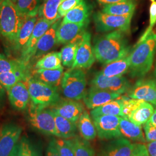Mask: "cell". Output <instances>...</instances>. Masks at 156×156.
Returning a JSON list of instances; mask_svg holds the SVG:
<instances>
[{
  "mask_svg": "<svg viewBox=\"0 0 156 156\" xmlns=\"http://www.w3.org/2000/svg\"><path fill=\"white\" fill-rule=\"evenodd\" d=\"M50 109L56 114L75 123H78L84 111L81 102L68 98L60 100L55 105L50 107Z\"/></svg>",
  "mask_w": 156,
  "mask_h": 156,
  "instance_id": "cell-15",
  "label": "cell"
},
{
  "mask_svg": "<svg viewBox=\"0 0 156 156\" xmlns=\"http://www.w3.org/2000/svg\"><path fill=\"white\" fill-rule=\"evenodd\" d=\"M62 1H64V0H62Z\"/></svg>",
  "mask_w": 156,
  "mask_h": 156,
  "instance_id": "cell-55",
  "label": "cell"
},
{
  "mask_svg": "<svg viewBox=\"0 0 156 156\" xmlns=\"http://www.w3.org/2000/svg\"><path fill=\"white\" fill-rule=\"evenodd\" d=\"M53 113L56 128L60 135V138L70 140L76 136L78 129L77 123H73L53 112Z\"/></svg>",
  "mask_w": 156,
  "mask_h": 156,
  "instance_id": "cell-25",
  "label": "cell"
},
{
  "mask_svg": "<svg viewBox=\"0 0 156 156\" xmlns=\"http://www.w3.org/2000/svg\"><path fill=\"white\" fill-rule=\"evenodd\" d=\"M17 145H18V144H17ZM17 145L16 147L15 148L14 151L12 154L11 156H17Z\"/></svg>",
  "mask_w": 156,
  "mask_h": 156,
  "instance_id": "cell-49",
  "label": "cell"
},
{
  "mask_svg": "<svg viewBox=\"0 0 156 156\" xmlns=\"http://www.w3.org/2000/svg\"><path fill=\"white\" fill-rule=\"evenodd\" d=\"M133 15L116 16L98 12L93 15V20L97 31L99 33L120 31L126 33L129 30Z\"/></svg>",
  "mask_w": 156,
  "mask_h": 156,
  "instance_id": "cell-7",
  "label": "cell"
},
{
  "mask_svg": "<svg viewBox=\"0 0 156 156\" xmlns=\"http://www.w3.org/2000/svg\"><path fill=\"white\" fill-rule=\"evenodd\" d=\"M128 97L141 100L156 106V82L151 79H140L129 90Z\"/></svg>",
  "mask_w": 156,
  "mask_h": 156,
  "instance_id": "cell-14",
  "label": "cell"
},
{
  "mask_svg": "<svg viewBox=\"0 0 156 156\" xmlns=\"http://www.w3.org/2000/svg\"><path fill=\"white\" fill-rule=\"evenodd\" d=\"M145 139L147 142L156 141V127L149 122L145 123L144 126Z\"/></svg>",
  "mask_w": 156,
  "mask_h": 156,
  "instance_id": "cell-42",
  "label": "cell"
},
{
  "mask_svg": "<svg viewBox=\"0 0 156 156\" xmlns=\"http://www.w3.org/2000/svg\"><path fill=\"white\" fill-rule=\"evenodd\" d=\"M82 0H64L61 2L58 12L60 16H65L67 13L78 5Z\"/></svg>",
  "mask_w": 156,
  "mask_h": 156,
  "instance_id": "cell-40",
  "label": "cell"
},
{
  "mask_svg": "<svg viewBox=\"0 0 156 156\" xmlns=\"http://www.w3.org/2000/svg\"><path fill=\"white\" fill-rule=\"evenodd\" d=\"M4 1V0H0V7H1V6L2 5V2H3Z\"/></svg>",
  "mask_w": 156,
  "mask_h": 156,
  "instance_id": "cell-51",
  "label": "cell"
},
{
  "mask_svg": "<svg viewBox=\"0 0 156 156\" xmlns=\"http://www.w3.org/2000/svg\"><path fill=\"white\" fill-rule=\"evenodd\" d=\"M61 2L62 0H46L40 6L38 12L39 16L49 21L56 22L60 18L58 9Z\"/></svg>",
  "mask_w": 156,
  "mask_h": 156,
  "instance_id": "cell-32",
  "label": "cell"
},
{
  "mask_svg": "<svg viewBox=\"0 0 156 156\" xmlns=\"http://www.w3.org/2000/svg\"><path fill=\"white\" fill-rule=\"evenodd\" d=\"M97 1L101 4L108 5V4H113L124 2L128 0H97Z\"/></svg>",
  "mask_w": 156,
  "mask_h": 156,
  "instance_id": "cell-47",
  "label": "cell"
},
{
  "mask_svg": "<svg viewBox=\"0 0 156 156\" xmlns=\"http://www.w3.org/2000/svg\"><path fill=\"white\" fill-rule=\"evenodd\" d=\"M154 111V108L151 104L143 101L127 118L134 124L142 126L149 121Z\"/></svg>",
  "mask_w": 156,
  "mask_h": 156,
  "instance_id": "cell-27",
  "label": "cell"
},
{
  "mask_svg": "<svg viewBox=\"0 0 156 156\" xmlns=\"http://www.w3.org/2000/svg\"><path fill=\"white\" fill-rule=\"evenodd\" d=\"M135 6V3L133 1L128 0L122 2L106 5L102 9V12L116 16H126L133 15Z\"/></svg>",
  "mask_w": 156,
  "mask_h": 156,
  "instance_id": "cell-31",
  "label": "cell"
},
{
  "mask_svg": "<svg viewBox=\"0 0 156 156\" xmlns=\"http://www.w3.org/2000/svg\"><path fill=\"white\" fill-rule=\"evenodd\" d=\"M27 120L31 127L39 133L60 138L53 113L50 108H38L30 104Z\"/></svg>",
  "mask_w": 156,
  "mask_h": 156,
  "instance_id": "cell-5",
  "label": "cell"
},
{
  "mask_svg": "<svg viewBox=\"0 0 156 156\" xmlns=\"http://www.w3.org/2000/svg\"><path fill=\"white\" fill-rule=\"evenodd\" d=\"M45 156H60L56 144V138H52L48 145Z\"/></svg>",
  "mask_w": 156,
  "mask_h": 156,
  "instance_id": "cell-44",
  "label": "cell"
},
{
  "mask_svg": "<svg viewBox=\"0 0 156 156\" xmlns=\"http://www.w3.org/2000/svg\"><path fill=\"white\" fill-rule=\"evenodd\" d=\"M25 19L14 2L4 0L0 7V37L13 43Z\"/></svg>",
  "mask_w": 156,
  "mask_h": 156,
  "instance_id": "cell-3",
  "label": "cell"
},
{
  "mask_svg": "<svg viewBox=\"0 0 156 156\" xmlns=\"http://www.w3.org/2000/svg\"><path fill=\"white\" fill-rule=\"evenodd\" d=\"M91 86L122 94L129 90L130 84L123 76L108 77L98 72L91 80Z\"/></svg>",
  "mask_w": 156,
  "mask_h": 156,
  "instance_id": "cell-11",
  "label": "cell"
},
{
  "mask_svg": "<svg viewBox=\"0 0 156 156\" xmlns=\"http://www.w3.org/2000/svg\"><path fill=\"white\" fill-rule=\"evenodd\" d=\"M20 14L23 17L35 16L40 8V0H17L15 3Z\"/></svg>",
  "mask_w": 156,
  "mask_h": 156,
  "instance_id": "cell-34",
  "label": "cell"
},
{
  "mask_svg": "<svg viewBox=\"0 0 156 156\" xmlns=\"http://www.w3.org/2000/svg\"><path fill=\"white\" fill-rule=\"evenodd\" d=\"M130 156H150L146 145L141 143L133 144V148Z\"/></svg>",
  "mask_w": 156,
  "mask_h": 156,
  "instance_id": "cell-43",
  "label": "cell"
},
{
  "mask_svg": "<svg viewBox=\"0 0 156 156\" xmlns=\"http://www.w3.org/2000/svg\"><path fill=\"white\" fill-rule=\"evenodd\" d=\"M23 127L15 123L3 126L0 133V156H11L22 137Z\"/></svg>",
  "mask_w": 156,
  "mask_h": 156,
  "instance_id": "cell-9",
  "label": "cell"
},
{
  "mask_svg": "<svg viewBox=\"0 0 156 156\" xmlns=\"http://www.w3.org/2000/svg\"><path fill=\"white\" fill-rule=\"evenodd\" d=\"M77 127L80 137L87 140H91L97 136V130L93 119L88 112L84 111L77 123Z\"/></svg>",
  "mask_w": 156,
  "mask_h": 156,
  "instance_id": "cell-26",
  "label": "cell"
},
{
  "mask_svg": "<svg viewBox=\"0 0 156 156\" xmlns=\"http://www.w3.org/2000/svg\"><path fill=\"white\" fill-rule=\"evenodd\" d=\"M56 144L60 156H75L73 146L69 140L58 138Z\"/></svg>",
  "mask_w": 156,
  "mask_h": 156,
  "instance_id": "cell-39",
  "label": "cell"
},
{
  "mask_svg": "<svg viewBox=\"0 0 156 156\" xmlns=\"http://www.w3.org/2000/svg\"><path fill=\"white\" fill-rule=\"evenodd\" d=\"M63 67L56 69H38L33 73V78L58 88L64 75Z\"/></svg>",
  "mask_w": 156,
  "mask_h": 156,
  "instance_id": "cell-22",
  "label": "cell"
},
{
  "mask_svg": "<svg viewBox=\"0 0 156 156\" xmlns=\"http://www.w3.org/2000/svg\"><path fill=\"white\" fill-rule=\"evenodd\" d=\"M125 33L115 31L94 39L93 51L95 58L101 64L106 65L129 54L131 46Z\"/></svg>",
  "mask_w": 156,
  "mask_h": 156,
  "instance_id": "cell-1",
  "label": "cell"
},
{
  "mask_svg": "<svg viewBox=\"0 0 156 156\" xmlns=\"http://www.w3.org/2000/svg\"><path fill=\"white\" fill-rule=\"evenodd\" d=\"M156 23V1L152 2L150 7V24L146 29L144 34L140 37L139 41H142L145 39L149 34L152 31V29Z\"/></svg>",
  "mask_w": 156,
  "mask_h": 156,
  "instance_id": "cell-41",
  "label": "cell"
},
{
  "mask_svg": "<svg viewBox=\"0 0 156 156\" xmlns=\"http://www.w3.org/2000/svg\"><path fill=\"white\" fill-rule=\"evenodd\" d=\"M148 122H149L152 125H153L154 127H156V109L154 111L153 115H151V116Z\"/></svg>",
  "mask_w": 156,
  "mask_h": 156,
  "instance_id": "cell-48",
  "label": "cell"
},
{
  "mask_svg": "<svg viewBox=\"0 0 156 156\" xmlns=\"http://www.w3.org/2000/svg\"><path fill=\"white\" fill-rule=\"evenodd\" d=\"M30 104L38 108H48L61 100L58 88L31 77L27 80Z\"/></svg>",
  "mask_w": 156,
  "mask_h": 156,
  "instance_id": "cell-4",
  "label": "cell"
},
{
  "mask_svg": "<svg viewBox=\"0 0 156 156\" xmlns=\"http://www.w3.org/2000/svg\"><path fill=\"white\" fill-rule=\"evenodd\" d=\"M13 2H14V3H15L16 2V1L17 0H11Z\"/></svg>",
  "mask_w": 156,
  "mask_h": 156,
  "instance_id": "cell-52",
  "label": "cell"
},
{
  "mask_svg": "<svg viewBox=\"0 0 156 156\" xmlns=\"http://www.w3.org/2000/svg\"><path fill=\"white\" fill-rule=\"evenodd\" d=\"M156 53V33L151 31L138 41L129 53V73L133 78H142L151 71Z\"/></svg>",
  "mask_w": 156,
  "mask_h": 156,
  "instance_id": "cell-2",
  "label": "cell"
},
{
  "mask_svg": "<svg viewBox=\"0 0 156 156\" xmlns=\"http://www.w3.org/2000/svg\"><path fill=\"white\" fill-rule=\"evenodd\" d=\"M120 95L116 93L91 86L86 91L83 99L86 107L89 109H93L117 99Z\"/></svg>",
  "mask_w": 156,
  "mask_h": 156,
  "instance_id": "cell-16",
  "label": "cell"
},
{
  "mask_svg": "<svg viewBox=\"0 0 156 156\" xmlns=\"http://www.w3.org/2000/svg\"><path fill=\"white\" fill-rule=\"evenodd\" d=\"M1 128H0V133H1Z\"/></svg>",
  "mask_w": 156,
  "mask_h": 156,
  "instance_id": "cell-54",
  "label": "cell"
},
{
  "mask_svg": "<svg viewBox=\"0 0 156 156\" xmlns=\"http://www.w3.org/2000/svg\"><path fill=\"white\" fill-rule=\"evenodd\" d=\"M12 107L17 111H25L30 102L28 87L23 82H20L6 91Z\"/></svg>",
  "mask_w": 156,
  "mask_h": 156,
  "instance_id": "cell-17",
  "label": "cell"
},
{
  "mask_svg": "<svg viewBox=\"0 0 156 156\" xmlns=\"http://www.w3.org/2000/svg\"><path fill=\"white\" fill-rule=\"evenodd\" d=\"M90 9L89 5L84 1L81 2L64 16L62 23H82L89 22Z\"/></svg>",
  "mask_w": 156,
  "mask_h": 156,
  "instance_id": "cell-24",
  "label": "cell"
},
{
  "mask_svg": "<svg viewBox=\"0 0 156 156\" xmlns=\"http://www.w3.org/2000/svg\"><path fill=\"white\" fill-rule=\"evenodd\" d=\"M151 2H154L155 0H151Z\"/></svg>",
  "mask_w": 156,
  "mask_h": 156,
  "instance_id": "cell-53",
  "label": "cell"
},
{
  "mask_svg": "<svg viewBox=\"0 0 156 156\" xmlns=\"http://www.w3.org/2000/svg\"><path fill=\"white\" fill-rule=\"evenodd\" d=\"M154 80L156 82V62L155 65V68H154Z\"/></svg>",
  "mask_w": 156,
  "mask_h": 156,
  "instance_id": "cell-50",
  "label": "cell"
},
{
  "mask_svg": "<svg viewBox=\"0 0 156 156\" xmlns=\"http://www.w3.org/2000/svg\"><path fill=\"white\" fill-rule=\"evenodd\" d=\"M120 130L122 135L133 141L141 144L146 142L142 126L133 123L127 117H120Z\"/></svg>",
  "mask_w": 156,
  "mask_h": 156,
  "instance_id": "cell-21",
  "label": "cell"
},
{
  "mask_svg": "<svg viewBox=\"0 0 156 156\" xmlns=\"http://www.w3.org/2000/svg\"><path fill=\"white\" fill-rule=\"evenodd\" d=\"M121 116L102 115L93 117V121L98 138L102 140H112L122 136L120 130Z\"/></svg>",
  "mask_w": 156,
  "mask_h": 156,
  "instance_id": "cell-8",
  "label": "cell"
},
{
  "mask_svg": "<svg viewBox=\"0 0 156 156\" xmlns=\"http://www.w3.org/2000/svg\"><path fill=\"white\" fill-rule=\"evenodd\" d=\"M17 156H42V147L39 142L23 135L17 145Z\"/></svg>",
  "mask_w": 156,
  "mask_h": 156,
  "instance_id": "cell-23",
  "label": "cell"
},
{
  "mask_svg": "<svg viewBox=\"0 0 156 156\" xmlns=\"http://www.w3.org/2000/svg\"><path fill=\"white\" fill-rule=\"evenodd\" d=\"M37 20V16L28 17L25 19L16 39L12 43L14 50L17 51H22L30 39Z\"/></svg>",
  "mask_w": 156,
  "mask_h": 156,
  "instance_id": "cell-20",
  "label": "cell"
},
{
  "mask_svg": "<svg viewBox=\"0 0 156 156\" xmlns=\"http://www.w3.org/2000/svg\"><path fill=\"white\" fill-rule=\"evenodd\" d=\"M79 44L80 42L69 43L62 48L60 53L62 56V64L63 66L68 68L73 67L76 58V52Z\"/></svg>",
  "mask_w": 156,
  "mask_h": 156,
  "instance_id": "cell-36",
  "label": "cell"
},
{
  "mask_svg": "<svg viewBox=\"0 0 156 156\" xmlns=\"http://www.w3.org/2000/svg\"><path fill=\"white\" fill-rule=\"evenodd\" d=\"M73 146L75 156H95L94 149L89 141L82 137L76 136L70 139Z\"/></svg>",
  "mask_w": 156,
  "mask_h": 156,
  "instance_id": "cell-35",
  "label": "cell"
},
{
  "mask_svg": "<svg viewBox=\"0 0 156 156\" xmlns=\"http://www.w3.org/2000/svg\"><path fill=\"white\" fill-rule=\"evenodd\" d=\"M55 23L42 17L38 19L30 39L21 51L20 60L22 62L27 65L30 60L33 58L39 39Z\"/></svg>",
  "mask_w": 156,
  "mask_h": 156,
  "instance_id": "cell-10",
  "label": "cell"
},
{
  "mask_svg": "<svg viewBox=\"0 0 156 156\" xmlns=\"http://www.w3.org/2000/svg\"><path fill=\"white\" fill-rule=\"evenodd\" d=\"M6 90L0 81V106H2L5 100Z\"/></svg>",
  "mask_w": 156,
  "mask_h": 156,
  "instance_id": "cell-46",
  "label": "cell"
},
{
  "mask_svg": "<svg viewBox=\"0 0 156 156\" xmlns=\"http://www.w3.org/2000/svg\"><path fill=\"white\" fill-rule=\"evenodd\" d=\"M60 24V20L58 19L53 24L48 30L41 37L37 45L33 58H38L45 55L57 44L56 33Z\"/></svg>",
  "mask_w": 156,
  "mask_h": 156,
  "instance_id": "cell-18",
  "label": "cell"
},
{
  "mask_svg": "<svg viewBox=\"0 0 156 156\" xmlns=\"http://www.w3.org/2000/svg\"><path fill=\"white\" fill-rule=\"evenodd\" d=\"M129 67V54L121 59L106 64L102 70V74L108 77L122 76L127 73Z\"/></svg>",
  "mask_w": 156,
  "mask_h": 156,
  "instance_id": "cell-29",
  "label": "cell"
},
{
  "mask_svg": "<svg viewBox=\"0 0 156 156\" xmlns=\"http://www.w3.org/2000/svg\"><path fill=\"white\" fill-rule=\"evenodd\" d=\"M86 85L83 71L80 68H71L64 73L61 84L62 92L68 99L80 100L86 93Z\"/></svg>",
  "mask_w": 156,
  "mask_h": 156,
  "instance_id": "cell-6",
  "label": "cell"
},
{
  "mask_svg": "<svg viewBox=\"0 0 156 156\" xmlns=\"http://www.w3.org/2000/svg\"><path fill=\"white\" fill-rule=\"evenodd\" d=\"M146 147L149 156H156V141L149 142L147 144Z\"/></svg>",
  "mask_w": 156,
  "mask_h": 156,
  "instance_id": "cell-45",
  "label": "cell"
},
{
  "mask_svg": "<svg viewBox=\"0 0 156 156\" xmlns=\"http://www.w3.org/2000/svg\"><path fill=\"white\" fill-rule=\"evenodd\" d=\"M28 79L26 68L0 74L1 83L6 91L9 89L17 83L25 82L28 80Z\"/></svg>",
  "mask_w": 156,
  "mask_h": 156,
  "instance_id": "cell-30",
  "label": "cell"
},
{
  "mask_svg": "<svg viewBox=\"0 0 156 156\" xmlns=\"http://www.w3.org/2000/svg\"><path fill=\"white\" fill-rule=\"evenodd\" d=\"M26 68V64L20 60H9L4 55L0 54V74Z\"/></svg>",
  "mask_w": 156,
  "mask_h": 156,
  "instance_id": "cell-37",
  "label": "cell"
},
{
  "mask_svg": "<svg viewBox=\"0 0 156 156\" xmlns=\"http://www.w3.org/2000/svg\"><path fill=\"white\" fill-rule=\"evenodd\" d=\"M122 101L123 104V116L122 117H127L131 113V112L134 111L138 106L140 105V103L143 101L141 100L133 99L129 97L123 95L120 97Z\"/></svg>",
  "mask_w": 156,
  "mask_h": 156,
  "instance_id": "cell-38",
  "label": "cell"
},
{
  "mask_svg": "<svg viewBox=\"0 0 156 156\" xmlns=\"http://www.w3.org/2000/svg\"><path fill=\"white\" fill-rule=\"evenodd\" d=\"M133 144L123 138L112 140L104 146L102 156H130Z\"/></svg>",
  "mask_w": 156,
  "mask_h": 156,
  "instance_id": "cell-19",
  "label": "cell"
},
{
  "mask_svg": "<svg viewBox=\"0 0 156 156\" xmlns=\"http://www.w3.org/2000/svg\"><path fill=\"white\" fill-rule=\"evenodd\" d=\"M95 60L91 34L86 31L78 46L76 58L71 68H89L94 64Z\"/></svg>",
  "mask_w": 156,
  "mask_h": 156,
  "instance_id": "cell-13",
  "label": "cell"
},
{
  "mask_svg": "<svg viewBox=\"0 0 156 156\" xmlns=\"http://www.w3.org/2000/svg\"><path fill=\"white\" fill-rule=\"evenodd\" d=\"M120 97L116 100L92 109L90 112L91 118L102 115L123 116V104Z\"/></svg>",
  "mask_w": 156,
  "mask_h": 156,
  "instance_id": "cell-28",
  "label": "cell"
},
{
  "mask_svg": "<svg viewBox=\"0 0 156 156\" xmlns=\"http://www.w3.org/2000/svg\"><path fill=\"white\" fill-rule=\"evenodd\" d=\"M62 67L61 53L54 51L49 53L37 62L35 68L44 69H56Z\"/></svg>",
  "mask_w": 156,
  "mask_h": 156,
  "instance_id": "cell-33",
  "label": "cell"
},
{
  "mask_svg": "<svg viewBox=\"0 0 156 156\" xmlns=\"http://www.w3.org/2000/svg\"><path fill=\"white\" fill-rule=\"evenodd\" d=\"M88 23L89 22L82 23H61L56 33L57 44L80 42Z\"/></svg>",
  "mask_w": 156,
  "mask_h": 156,
  "instance_id": "cell-12",
  "label": "cell"
}]
</instances>
